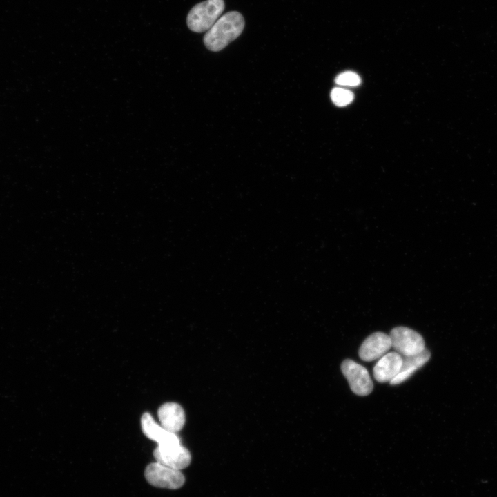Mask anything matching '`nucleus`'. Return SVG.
<instances>
[{
    "label": "nucleus",
    "instance_id": "f257e3e1",
    "mask_svg": "<svg viewBox=\"0 0 497 497\" xmlns=\"http://www.w3.org/2000/svg\"><path fill=\"white\" fill-rule=\"evenodd\" d=\"M244 19L236 11L228 12L220 17L204 37L206 47L217 52L237 39L244 30Z\"/></svg>",
    "mask_w": 497,
    "mask_h": 497
},
{
    "label": "nucleus",
    "instance_id": "f03ea898",
    "mask_svg": "<svg viewBox=\"0 0 497 497\" xmlns=\"http://www.w3.org/2000/svg\"><path fill=\"white\" fill-rule=\"evenodd\" d=\"M224 0H206L193 6L187 16L188 27L193 32L208 31L224 10Z\"/></svg>",
    "mask_w": 497,
    "mask_h": 497
},
{
    "label": "nucleus",
    "instance_id": "7ed1b4c3",
    "mask_svg": "<svg viewBox=\"0 0 497 497\" xmlns=\"http://www.w3.org/2000/svg\"><path fill=\"white\" fill-rule=\"evenodd\" d=\"M144 476L151 485L170 489L182 487L185 478L180 470L175 469L159 462L149 464L145 469Z\"/></svg>",
    "mask_w": 497,
    "mask_h": 497
},
{
    "label": "nucleus",
    "instance_id": "20e7f679",
    "mask_svg": "<svg viewBox=\"0 0 497 497\" xmlns=\"http://www.w3.org/2000/svg\"><path fill=\"white\" fill-rule=\"evenodd\" d=\"M391 347L402 356L419 353L425 349L422 337L414 330L405 327L393 328L390 333Z\"/></svg>",
    "mask_w": 497,
    "mask_h": 497
},
{
    "label": "nucleus",
    "instance_id": "39448f33",
    "mask_svg": "<svg viewBox=\"0 0 497 497\" xmlns=\"http://www.w3.org/2000/svg\"><path fill=\"white\" fill-rule=\"evenodd\" d=\"M341 370L354 393L364 396L371 393L373 384L365 367L352 360L347 359L342 363Z\"/></svg>",
    "mask_w": 497,
    "mask_h": 497
},
{
    "label": "nucleus",
    "instance_id": "423d86ee",
    "mask_svg": "<svg viewBox=\"0 0 497 497\" xmlns=\"http://www.w3.org/2000/svg\"><path fill=\"white\" fill-rule=\"evenodd\" d=\"M156 462L175 469L187 467L191 462L189 451L182 444L167 447H157L153 452Z\"/></svg>",
    "mask_w": 497,
    "mask_h": 497
},
{
    "label": "nucleus",
    "instance_id": "0eeeda50",
    "mask_svg": "<svg viewBox=\"0 0 497 497\" xmlns=\"http://www.w3.org/2000/svg\"><path fill=\"white\" fill-rule=\"evenodd\" d=\"M141 427L144 434L156 442L159 447H165L181 443L175 433L170 432L158 425L149 413H144L141 418Z\"/></svg>",
    "mask_w": 497,
    "mask_h": 497
},
{
    "label": "nucleus",
    "instance_id": "6e6552de",
    "mask_svg": "<svg viewBox=\"0 0 497 497\" xmlns=\"http://www.w3.org/2000/svg\"><path fill=\"white\" fill-rule=\"evenodd\" d=\"M390 348V336L382 332H376L362 342L359 349V356L362 360L373 361L386 354Z\"/></svg>",
    "mask_w": 497,
    "mask_h": 497
},
{
    "label": "nucleus",
    "instance_id": "1a4fd4ad",
    "mask_svg": "<svg viewBox=\"0 0 497 497\" xmlns=\"http://www.w3.org/2000/svg\"><path fill=\"white\" fill-rule=\"evenodd\" d=\"M157 414L161 426L170 432L177 433L184 425L185 413L177 403L167 402L162 405Z\"/></svg>",
    "mask_w": 497,
    "mask_h": 497
},
{
    "label": "nucleus",
    "instance_id": "9d476101",
    "mask_svg": "<svg viewBox=\"0 0 497 497\" xmlns=\"http://www.w3.org/2000/svg\"><path fill=\"white\" fill-rule=\"evenodd\" d=\"M402 356L397 352H390L382 356L373 367V376L379 382H390L400 371Z\"/></svg>",
    "mask_w": 497,
    "mask_h": 497
},
{
    "label": "nucleus",
    "instance_id": "9b49d317",
    "mask_svg": "<svg viewBox=\"0 0 497 497\" xmlns=\"http://www.w3.org/2000/svg\"><path fill=\"white\" fill-rule=\"evenodd\" d=\"M430 352L426 349L422 352L409 356H402V364L398 373L389 382L391 384H399L409 377L430 358Z\"/></svg>",
    "mask_w": 497,
    "mask_h": 497
},
{
    "label": "nucleus",
    "instance_id": "f8f14e48",
    "mask_svg": "<svg viewBox=\"0 0 497 497\" xmlns=\"http://www.w3.org/2000/svg\"><path fill=\"white\" fill-rule=\"evenodd\" d=\"M331 98L336 106H344L352 102L353 94L344 88H334L331 92Z\"/></svg>",
    "mask_w": 497,
    "mask_h": 497
},
{
    "label": "nucleus",
    "instance_id": "ddd939ff",
    "mask_svg": "<svg viewBox=\"0 0 497 497\" xmlns=\"http://www.w3.org/2000/svg\"><path fill=\"white\" fill-rule=\"evenodd\" d=\"M335 81L340 86H357L361 83V79L355 72L349 71L338 75Z\"/></svg>",
    "mask_w": 497,
    "mask_h": 497
}]
</instances>
